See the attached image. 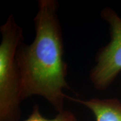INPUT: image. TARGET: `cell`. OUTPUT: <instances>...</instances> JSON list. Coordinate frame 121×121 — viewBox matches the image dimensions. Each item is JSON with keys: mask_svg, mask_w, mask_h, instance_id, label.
I'll use <instances>...</instances> for the list:
<instances>
[{"mask_svg": "<svg viewBox=\"0 0 121 121\" xmlns=\"http://www.w3.org/2000/svg\"><path fill=\"white\" fill-rule=\"evenodd\" d=\"M71 99L88 108L93 113L95 121H121V102L117 98Z\"/></svg>", "mask_w": 121, "mask_h": 121, "instance_id": "cell-4", "label": "cell"}, {"mask_svg": "<svg viewBox=\"0 0 121 121\" xmlns=\"http://www.w3.org/2000/svg\"><path fill=\"white\" fill-rule=\"evenodd\" d=\"M56 0H39L33 18L35 36L30 44L22 42L16 51L21 78L22 100L39 95L57 112L64 110V90L70 89L66 80L67 65L63 59V40Z\"/></svg>", "mask_w": 121, "mask_h": 121, "instance_id": "cell-1", "label": "cell"}, {"mask_svg": "<svg viewBox=\"0 0 121 121\" xmlns=\"http://www.w3.org/2000/svg\"><path fill=\"white\" fill-rule=\"evenodd\" d=\"M100 16L108 23L110 41L97 52L90 79L95 90L104 91L121 72V17L108 7L102 10Z\"/></svg>", "mask_w": 121, "mask_h": 121, "instance_id": "cell-3", "label": "cell"}, {"mask_svg": "<svg viewBox=\"0 0 121 121\" xmlns=\"http://www.w3.org/2000/svg\"><path fill=\"white\" fill-rule=\"evenodd\" d=\"M24 121H78V120L73 112L65 110L57 112L56 116L52 118H45L40 112L39 105L35 104L31 114Z\"/></svg>", "mask_w": 121, "mask_h": 121, "instance_id": "cell-5", "label": "cell"}, {"mask_svg": "<svg viewBox=\"0 0 121 121\" xmlns=\"http://www.w3.org/2000/svg\"><path fill=\"white\" fill-rule=\"evenodd\" d=\"M0 121H19L21 117V78L16 51L24 41L23 29L10 14L0 27Z\"/></svg>", "mask_w": 121, "mask_h": 121, "instance_id": "cell-2", "label": "cell"}]
</instances>
